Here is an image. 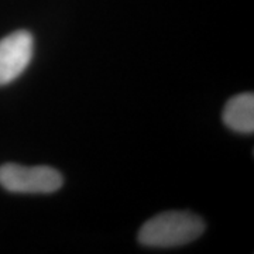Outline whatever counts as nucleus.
Masks as SVG:
<instances>
[{
	"instance_id": "1",
	"label": "nucleus",
	"mask_w": 254,
	"mask_h": 254,
	"mask_svg": "<svg viewBox=\"0 0 254 254\" xmlns=\"http://www.w3.org/2000/svg\"><path fill=\"white\" fill-rule=\"evenodd\" d=\"M203 232L205 223L198 215L173 210L147 220L138 232V242L145 247H178L196 240Z\"/></svg>"
},
{
	"instance_id": "2",
	"label": "nucleus",
	"mask_w": 254,
	"mask_h": 254,
	"mask_svg": "<svg viewBox=\"0 0 254 254\" xmlns=\"http://www.w3.org/2000/svg\"><path fill=\"white\" fill-rule=\"evenodd\" d=\"M63 184V175L46 165L26 167L10 163L0 167V187L14 193H53Z\"/></svg>"
},
{
	"instance_id": "3",
	"label": "nucleus",
	"mask_w": 254,
	"mask_h": 254,
	"mask_svg": "<svg viewBox=\"0 0 254 254\" xmlns=\"http://www.w3.org/2000/svg\"><path fill=\"white\" fill-rule=\"evenodd\" d=\"M34 54V37L18 30L0 40V86L16 81L26 71Z\"/></svg>"
},
{
	"instance_id": "4",
	"label": "nucleus",
	"mask_w": 254,
	"mask_h": 254,
	"mask_svg": "<svg viewBox=\"0 0 254 254\" xmlns=\"http://www.w3.org/2000/svg\"><path fill=\"white\" fill-rule=\"evenodd\" d=\"M223 122L233 131L252 134L254 131L253 93H240L229 100L223 109Z\"/></svg>"
}]
</instances>
